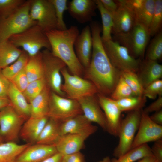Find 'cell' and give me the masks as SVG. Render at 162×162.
<instances>
[{"instance_id":"obj_1","label":"cell","mask_w":162,"mask_h":162,"mask_svg":"<svg viewBox=\"0 0 162 162\" xmlns=\"http://www.w3.org/2000/svg\"><path fill=\"white\" fill-rule=\"evenodd\" d=\"M92 39L90 64L85 70L84 78L92 82L98 93L111 95L119 79L121 72L111 63L104 47L101 35L102 27L96 21L89 25Z\"/></svg>"},{"instance_id":"obj_2","label":"cell","mask_w":162,"mask_h":162,"mask_svg":"<svg viewBox=\"0 0 162 162\" xmlns=\"http://www.w3.org/2000/svg\"><path fill=\"white\" fill-rule=\"evenodd\" d=\"M51 46L52 54L62 60L69 72L81 77L85 69L80 63L74 50L75 41L80 34L77 26L65 30L54 29L45 32Z\"/></svg>"},{"instance_id":"obj_3","label":"cell","mask_w":162,"mask_h":162,"mask_svg":"<svg viewBox=\"0 0 162 162\" xmlns=\"http://www.w3.org/2000/svg\"><path fill=\"white\" fill-rule=\"evenodd\" d=\"M31 2V0L26 1L10 15L0 19V43L37 24L30 16Z\"/></svg>"},{"instance_id":"obj_4","label":"cell","mask_w":162,"mask_h":162,"mask_svg":"<svg viewBox=\"0 0 162 162\" xmlns=\"http://www.w3.org/2000/svg\"><path fill=\"white\" fill-rule=\"evenodd\" d=\"M9 40L16 47L22 48L29 57L36 55L43 48L51 51L45 33L37 24L13 35Z\"/></svg>"},{"instance_id":"obj_5","label":"cell","mask_w":162,"mask_h":162,"mask_svg":"<svg viewBox=\"0 0 162 162\" xmlns=\"http://www.w3.org/2000/svg\"><path fill=\"white\" fill-rule=\"evenodd\" d=\"M102 42L105 51L115 68L120 72H138L141 62L140 59L133 57L126 47L112 39Z\"/></svg>"},{"instance_id":"obj_6","label":"cell","mask_w":162,"mask_h":162,"mask_svg":"<svg viewBox=\"0 0 162 162\" xmlns=\"http://www.w3.org/2000/svg\"><path fill=\"white\" fill-rule=\"evenodd\" d=\"M142 110L129 112L122 120L118 136L119 142L113 153L115 158L120 157L131 149L139 128Z\"/></svg>"},{"instance_id":"obj_7","label":"cell","mask_w":162,"mask_h":162,"mask_svg":"<svg viewBox=\"0 0 162 162\" xmlns=\"http://www.w3.org/2000/svg\"><path fill=\"white\" fill-rule=\"evenodd\" d=\"M61 73L64 80L61 89L66 98L77 100L98 93L97 88L92 82L82 77L72 74L66 66L61 70Z\"/></svg>"},{"instance_id":"obj_8","label":"cell","mask_w":162,"mask_h":162,"mask_svg":"<svg viewBox=\"0 0 162 162\" xmlns=\"http://www.w3.org/2000/svg\"><path fill=\"white\" fill-rule=\"evenodd\" d=\"M42 52L44 68V78L50 90L66 97L61 89L62 80L61 70L66 66L61 59L53 55L51 51L45 49Z\"/></svg>"},{"instance_id":"obj_9","label":"cell","mask_w":162,"mask_h":162,"mask_svg":"<svg viewBox=\"0 0 162 162\" xmlns=\"http://www.w3.org/2000/svg\"><path fill=\"white\" fill-rule=\"evenodd\" d=\"M83 112L77 100L61 96L51 91L47 116L61 122Z\"/></svg>"},{"instance_id":"obj_10","label":"cell","mask_w":162,"mask_h":162,"mask_svg":"<svg viewBox=\"0 0 162 162\" xmlns=\"http://www.w3.org/2000/svg\"><path fill=\"white\" fill-rule=\"evenodd\" d=\"M150 36L148 28L136 22L130 32L115 37L116 40H114L126 47L131 55L137 58L142 57L144 54Z\"/></svg>"},{"instance_id":"obj_11","label":"cell","mask_w":162,"mask_h":162,"mask_svg":"<svg viewBox=\"0 0 162 162\" xmlns=\"http://www.w3.org/2000/svg\"><path fill=\"white\" fill-rule=\"evenodd\" d=\"M26 121L10 104L0 110V133L4 142L17 140Z\"/></svg>"},{"instance_id":"obj_12","label":"cell","mask_w":162,"mask_h":162,"mask_svg":"<svg viewBox=\"0 0 162 162\" xmlns=\"http://www.w3.org/2000/svg\"><path fill=\"white\" fill-rule=\"evenodd\" d=\"M29 14L45 32L58 29L55 8L50 0H31Z\"/></svg>"},{"instance_id":"obj_13","label":"cell","mask_w":162,"mask_h":162,"mask_svg":"<svg viewBox=\"0 0 162 162\" xmlns=\"http://www.w3.org/2000/svg\"><path fill=\"white\" fill-rule=\"evenodd\" d=\"M142 110L138 131L131 148L162 139V125L153 122L149 114Z\"/></svg>"},{"instance_id":"obj_14","label":"cell","mask_w":162,"mask_h":162,"mask_svg":"<svg viewBox=\"0 0 162 162\" xmlns=\"http://www.w3.org/2000/svg\"><path fill=\"white\" fill-rule=\"evenodd\" d=\"M96 95L106 117L107 132L114 136H118L122 121V111L116 100L99 93L97 94Z\"/></svg>"},{"instance_id":"obj_15","label":"cell","mask_w":162,"mask_h":162,"mask_svg":"<svg viewBox=\"0 0 162 162\" xmlns=\"http://www.w3.org/2000/svg\"><path fill=\"white\" fill-rule=\"evenodd\" d=\"M115 1L118 8L112 15L113 25L112 33L115 37L128 33L136 23L134 14L123 3L121 0Z\"/></svg>"},{"instance_id":"obj_16","label":"cell","mask_w":162,"mask_h":162,"mask_svg":"<svg viewBox=\"0 0 162 162\" xmlns=\"http://www.w3.org/2000/svg\"><path fill=\"white\" fill-rule=\"evenodd\" d=\"M95 95L84 97L77 100L86 117L92 122L97 124L104 131L107 132L106 117Z\"/></svg>"},{"instance_id":"obj_17","label":"cell","mask_w":162,"mask_h":162,"mask_svg":"<svg viewBox=\"0 0 162 162\" xmlns=\"http://www.w3.org/2000/svg\"><path fill=\"white\" fill-rule=\"evenodd\" d=\"M75 51L80 63L86 69L90 62L92 49V39L90 27L87 25L76 38L74 43Z\"/></svg>"},{"instance_id":"obj_18","label":"cell","mask_w":162,"mask_h":162,"mask_svg":"<svg viewBox=\"0 0 162 162\" xmlns=\"http://www.w3.org/2000/svg\"><path fill=\"white\" fill-rule=\"evenodd\" d=\"M68 6L70 15L80 23L91 22L96 15V0H72Z\"/></svg>"},{"instance_id":"obj_19","label":"cell","mask_w":162,"mask_h":162,"mask_svg":"<svg viewBox=\"0 0 162 162\" xmlns=\"http://www.w3.org/2000/svg\"><path fill=\"white\" fill-rule=\"evenodd\" d=\"M57 153L55 145L35 143L26 148L17 157L16 162H42Z\"/></svg>"},{"instance_id":"obj_20","label":"cell","mask_w":162,"mask_h":162,"mask_svg":"<svg viewBox=\"0 0 162 162\" xmlns=\"http://www.w3.org/2000/svg\"><path fill=\"white\" fill-rule=\"evenodd\" d=\"M96 126L87 119L83 114L78 115L62 122L61 136L69 134H89L91 135L98 130Z\"/></svg>"},{"instance_id":"obj_21","label":"cell","mask_w":162,"mask_h":162,"mask_svg":"<svg viewBox=\"0 0 162 162\" xmlns=\"http://www.w3.org/2000/svg\"><path fill=\"white\" fill-rule=\"evenodd\" d=\"M91 135L69 134L61 136L55 145L58 152L65 155L80 152L84 146L85 141Z\"/></svg>"},{"instance_id":"obj_22","label":"cell","mask_w":162,"mask_h":162,"mask_svg":"<svg viewBox=\"0 0 162 162\" xmlns=\"http://www.w3.org/2000/svg\"><path fill=\"white\" fill-rule=\"evenodd\" d=\"M49 118L47 116L30 117L24 123L20 132V136L27 143H36Z\"/></svg>"},{"instance_id":"obj_23","label":"cell","mask_w":162,"mask_h":162,"mask_svg":"<svg viewBox=\"0 0 162 162\" xmlns=\"http://www.w3.org/2000/svg\"><path fill=\"white\" fill-rule=\"evenodd\" d=\"M137 74L144 88L152 83L160 79L162 65L157 62L146 59L141 62Z\"/></svg>"},{"instance_id":"obj_24","label":"cell","mask_w":162,"mask_h":162,"mask_svg":"<svg viewBox=\"0 0 162 162\" xmlns=\"http://www.w3.org/2000/svg\"><path fill=\"white\" fill-rule=\"evenodd\" d=\"M11 82V81H10ZM8 98L16 111L26 121L30 117L31 106L22 92L11 82Z\"/></svg>"},{"instance_id":"obj_25","label":"cell","mask_w":162,"mask_h":162,"mask_svg":"<svg viewBox=\"0 0 162 162\" xmlns=\"http://www.w3.org/2000/svg\"><path fill=\"white\" fill-rule=\"evenodd\" d=\"M62 122L49 118L36 143L55 145L61 136L60 126Z\"/></svg>"},{"instance_id":"obj_26","label":"cell","mask_w":162,"mask_h":162,"mask_svg":"<svg viewBox=\"0 0 162 162\" xmlns=\"http://www.w3.org/2000/svg\"><path fill=\"white\" fill-rule=\"evenodd\" d=\"M51 91L47 85L43 91L29 102L31 106L30 117L47 116Z\"/></svg>"},{"instance_id":"obj_27","label":"cell","mask_w":162,"mask_h":162,"mask_svg":"<svg viewBox=\"0 0 162 162\" xmlns=\"http://www.w3.org/2000/svg\"><path fill=\"white\" fill-rule=\"evenodd\" d=\"M22 50L16 47L9 40L0 43V69L14 62L20 57Z\"/></svg>"},{"instance_id":"obj_28","label":"cell","mask_w":162,"mask_h":162,"mask_svg":"<svg viewBox=\"0 0 162 162\" xmlns=\"http://www.w3.org/2000/svg\"><path fill=\"white\" fill-rule=\"evenodd\" d=\"M31 145L27 143L19 144L14 142L0 144V162H16L18 155Z\"/></svg>"},{"instance_id":"obj_29","label":"cell","mask_w":162,"mask_h":162,"mask_svg":"<svg viewBox=\"0 0 162 162\" xmlns=\"http://www.w3.org/2000/svg\"><path fill=\"white\" fill-rule=\"evenodd\" d=\"M25 71L29 83L44 78V68L42 52L29 57L25 67Z\"/></svg>"},{"instance_id":"obj_30","label":"cell","mask_w":162,"mask_h":162,"mask_svg":"<svg viewBox=\"0 0 162 162\" xmlns=\"http://www.w3.org/2000/svg\"><path fill=\"white\" fill-rule=\"evenodd\" d=\"M150 156H154L151 147L146 143L131 148L120 157L111 159V162H134Z\"/></svg>"},{"instance_id":"obj_31","label":"cell","mask_w":162,"mask_h":162,"mask_svg":"<svg viewBox=\"0 0 162 162\" xmlns=\"http://www.w3.org/2000/svg\"><path fill=\"white\" fill-rule=\"evenodd\" d=\"M96 2L102 19V40L106 41L111 40L112 39L111 34L113 25L112 16L104 7L100 0H96Z\"/></svg>"},{"instance_id":"obj_32","label":"cell","mask_w":162,"mask_h":162,"mask_svg":"<svg viewBox=\"0 0 162 162\" xmlns=\"http://www.w3.org/2000/svg\"><path fill=\"white\" fill-rule=\"evenodd\" d=\"M146 100V98L142 95L133 96L116 100V101L122 112H129L142 110Z\"/></svg>"},{"instance_id":"obj_33","label":"cell","mask_w":162,"mask_h":162,"mask_svg":"<svg viewBox=\"0 0 162 162\" xmlns=\"http://www.w3.org/2000/svg\"><path fill=\"white\" fill-rule=\"evenodd\" d=\"M29 58L28 54L22 50L20 57L14 62L1 69L2 74L10 81L25 67Z\"/></svg>"},{"instance_id":"obj_34","label":"cell","mask_w":162,"mask_h":162,"mask_svg":"<svg viewBox=\"0 0 162 162\" xmlns=\"http://www.w3.org/2000/svg\"><path fill=\"white\" fill-rule=\"evenodd\" d=\"M155 0H145L143 6L136 14V22L148 29L154 13Z\"/></svg>"},{"instance_id":"obj_35","label":"cell","mask_w":162,"mask_h":162,"mask_svg":"<svg viewBox=\"0 0 162 162\" xmlns=\"http://www.w3.org/2000/svg\"><path fill=\"white\" fill-rule=\"evenodd\" d=\"M162 56V32L160 31L155 35L147 50L146 59L157 61Z\"/></svg>"},{"instance_id":"obj_36","label":"cell","mask_w":162,"mask_h":162,"mask_svg":"<svg viewBox=\"0 0 162 162\" xmlns=\"http://www.w3.org/2000/svg\"><path fill=\"white\" fill-rule=\"evenodd\" d=\"M121 75L131 88L135 96L143 95L144 88L137 73L129 71H121Z\"/></svg>"},{"instance_id":"obj_37","label":"cell","mask_w":162,"mask_h":162,"mask_svg":"<svg viewBox=\"0 0 162 162\" xmlns=\"http://www.w3.org/2000/svg\"><path fill=\"white\" fill-rule=\"evenodd\" d=\"M162 23V0H155L154 13L148 28L150 36H155L160 31Z\"/></svg>"},{"instance_id":"obj_38","label":"cell","mask_w":162,"mask_h":162,"mask_svg":"<svg viewBox=\"0 0 162 162\" xmlns=\"http://www.w3.org/2000/svg\"><path fill=\"white\" fill-rule=\"evenodd\" d=\"M46 85L45 79H40L29 82L23 93L29 103L43 91Z\"/></svg>"},{"instance_id":"obj_39","label":"cell","mask_w":162,"mask_h":162,"mask_svg":"<svg viewBox=\"0 0 162 162\" xmlns=\"http://www.w3.org/2000/svg\"><path fill=\"white\" fill-rule=\"evenodd\" d=\"M133 96L135 95L121 75L118 81L111 94V98L116 100Z\"/></svg>"},{"instance_id":"obj_40","label":"cell","mask_w":162,"mask_h":162,"mask_svg":"<svg viewBox=\"0 0 162 162\" xmlns=\"http://www.w3.org/2000/svg\"><path fill=\"white\" fill-rule=\"evenodd\" d=\"M54 7L57 19L58 29L65 30L68 28L63 19V14L68 10L67 0H50Z\"/></svg>"},{"instance_id":"obj_41","label":"cell","mask_w":162,"mask_h":162,"mask_svg":"<svg viewBox=\"0 0 162 162\" xmlns=\"http://www.w3.org/2000/svg\"><path fill=\"white\" fill-rule=\"evenodd\" d=\"M25 1L24 0H0V19L5 18L10 15Z\"/></svg>"},{"instance_id":"obj_42","label":"cell","mask_w":162,"mask_h":162,"mask_svg":"<svg viewBox=\"0 0 162 162\" xmlns=\"http://www.w3.org/2000/svg\"><path fill=\"white\" fill-rule=\"evenodd\" d=\"M143 95L152 99H155L158 96L162 95V80L154 81L145 88Z\"/></svg>"},{"instance_id":"obj_43","label":"cell","mask_w":162,"mask_h":162,"mask_svg":"<svg viewBox=\"0 0 162 162\" xmlns=\"http://www.w3.org/2000/svg\"><path fill=\"white\" fill-rule=\"evenodd\" d=\"M10 81L16 88L23 92L29 83L25 68L14 76Z\"/></svg>"},{"instance_id":"obj_44","label":"cell","mask_w":162,"mask_h":162,"mask_svg":"<svg viewBox=\"0 0 162 162\" xmlns=\"http://www.w3.org/2000/svg\"><path fill=\"white\" fill-rule=\"evenodd\" d=\"M145 0H121L123 3L132 11L135 16L142 7Z\"/></svg>"},{"instance_id":"obj_45","label":"cell","mask_w":162,"mask_h":162,"mask_svg":"<svg viewBox=\"0 0 162 162\" xmlns=\"http://www.w3.org/2000/svg\"><path fill=\"white\" fill-rule=\"evenodd\" d=\"M10 81L2 74L0 69V97L8 98Z\"/></svg>"},{"instance_id":"obj_46","label":"cell","mask_w":162,"mask_h":162,"mask_svg":"<svg viewBox=\"0 0 162 162\" xmlns=\"http://www.w3.org/2000/svg\"><path fill=\"white\" fill-rule=\"evenodd\" d=\"M151 148L156 162H162V139L154 142Z\"/></svg>"},{"instance_id":"obj_47","label":"cell","mask_w":162,"mask_h":162,"mask_svg":"<svg viewBox=\"0 0 162 162\" xmlns=\"http://www.w3.org/2000/svg\"><path fill=\"white\" fill-rule=\"evenodd\" d=\"M162 95H160L155 101L142 110L145 112L149 114L151 112L159 111L162 109Z\"/></svg>"},{"instance_id":"obj_48","label":"cell","mask_w":162,"mask_h":162,"mask_svg":"<svg viewBox=\"0 0 162 162\" xmlns=\"http://www.w3.org/2000/svg\"><path fill=\"white\" fill-rule=\"evenodd\" d=\"M63 162H86L84 155L80 152L64 155Z\"/></svg>"},{"instance_id":"obj_49","label":"cell","mask_w":162,"mask_h":162,"mask_svg":"<svg viewBox=\"0 0 162 162\" xmlns=\"http://www.w3.org/2000/svg\"><path fill=\"white\" fill-rule=\"evenodd\" d=\"M104 7L112 15L117 10L118 5L115 0H100Z\"/></svg>"},{"instance_id":"obj_50","label":"cell","mask_w":162,"mask_h":162,"mask_svg":"<svg viewBox=\"0 0 162 162\" xmlns=\"http://www.w3.org/2000/svg\"><path fill=\"white\" fill-rule=\"evenodd\" d=\"M151 119L156 124L162 125V109L155 112L151 116H149Z\"/></svg>"},{"instance_id":"obj_51","label":"cell","mask_w":162,"mask_h":162,"mask_svg":"<svg viewBox=\"0 0 162 162\" xmlns=\"http://www.w3.org/2000/svg\"><path fill=\"white\" fill-rule=\"evenodd\" d=\"M63 156L58 152L45 159L42 162H63Z\"/></svg>"},{"instance_id":"obj_52","label":"cell","mask_w":162,"mask_h":162,"mask_svg":"<svg viewBox=\"0 0 162 162\" xmlns=\"http://www.w3.org/2000/svg\"><path fill=\"white\" fill-rule=\"evenodd\" d=\"M11 104L10 101L8 98L0 97V110Z\"/></svg>"},{"instance_id":"obj_53","label":"cell","mask_w":162,"mask_h":162,"mask_svg":"<svg viewBox=\"0 0 162 162\" xmlns=\"http://www.w3.org/2000/svg\"><path fill=\"white\" fill-rule=\"evenodd\" d=\"M137 162H157L153 156L145 157L139 160Z\"/></svg>"},{"instance_id":"obj_54","label":"cell","mask_w":162,"mask_h":162,"mask_svg":"<svg viewBox=\"0 0 162 162\" xmlns=\"http://www.w3.org/2000/svg\"><path fill=\"white\" fill-rule=\"evenodd\" d=\"M97 162H111V159L109 156H107L104 158L102 160Z\"/></svg>"},{"instance_id":"obj_55","label":"cell","mask_w":162,"mask_h":162,"mask_svg":"<svg viewBox=\"0 0 162 162\" xmlns=\"http://www.w3.org/2000/svg\"><path fill=\"white\" fill-rule=\"evenodd\" d=\"M4 141L0 133V144L4 142Z\"/></svg>"}]
</instances>
